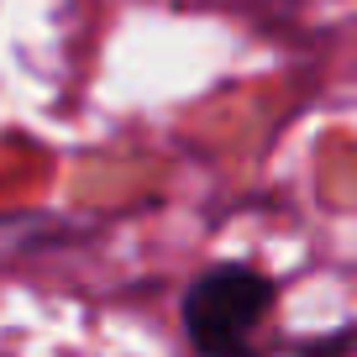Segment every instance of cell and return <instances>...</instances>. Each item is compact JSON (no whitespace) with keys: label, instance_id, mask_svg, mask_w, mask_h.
Returning <instances> with one entry per match:
<instances>
[{"label":"cell","instance_id":"cell-1","mask_svg":"<svg viewBox=\"0 0 357 357\" xmlns=\"http://www.w3.org/2000/svg\"><path fill=\"white\" fill-rule=\"evenodd\" d=\"M268 305H273V284L257 268L221 263L190 284V294H184V331H190V342L200 352H236L257 331Z\"/></svg>","mask_w":357,"mask_h":357}]
</instances>
